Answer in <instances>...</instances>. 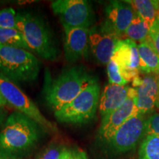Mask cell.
I'll return each instance as SVG.
<instances>
[{"mask_svg":"<svg viewBox=\"0 0 159 159\" xmlns=\"http://www.w3.org/2000/svg\"><path fill=\"white\" fill-rule=\"evenodd\" d=\"M42 129L33 119L15 111L0 130V156L19 159L27 156L37 147Z\"/></svg>","mask_w":159,"mask_h":159,"instance_id":"cell-1","label":"cell"},{"mask_svg":"<svg viewBox=\"0 0 159 159\" xmlns=\"http://www.w3.org/2000/svg\"><path fill=\"white\" fill-rule=\"evenodd\" d=\"M51 7L59 17L63 27H92L94 13L91 4L85 0H57Z\"/></svg>","mask_w":159,"mask_h":159,"instance_id":"cell-7","label":"cell"},{"mask_svg":"<svg viewBox=\"0 0 159 159\" xmlns=\"http://www.w3.org/2000/svg\"><path fill=\"white\" fill-rule=\"evenodd\" d=\"M7 105H8L7 102L5 100V99L3 98L2 96L0 94V107H5L7 106Z\"/></svg>","mask_w":159,"mask_h":159,"instance_id":"cell-28","label":"cell"},{"mask_svg":"<svg viewBox=\"0 0 159 159\" xmlns=\"http://www.w3.org/2000/svg\"><path fill=\"white\" fill-rule=\"evenodd\" d=\"M130 87L108 83L105 86L99 101V110L104 117L116 110L128 97Z\"/></svg>","mask_w":159,"mask_h":159,"instance_id":"cell-15","label":"cell"},{"mask_svg":"<svg viewBox=\"0 0 159 159\" xmlns=\"http://www.w3.org/2000/svg\"><path fill=\"white\" fill-rule=\"evenodd\" d=\"M126 2L132 6L136 14L142 17L150 27L156 18L159 16V1L131 0Z\"/></svg>","mask_w":159,"mask_h":159,"instance_id":"cell-17","label":"cell"},{"mask_svg":"<svg viewBox=\"0 0 159 159\" xmlns=\"http://www.w3.org/2000/svg\"><path fill=\"white\" fill-rule=\"evenodd\" d=\"M100 86L97 78L69 104L55 112L58 122L65 124L83 125L94 118L99 106Z\"/></svg>","mask_w":159,"mask_h":159,"instance_id":"cell-5","label":"cell"},{"mask_svg":"<svg viewBox=\"0 0 159 159\" xmlns=\"http://www.w3.org/2000/svg\"><path fill=\"white\" fill-rule=\"evenodd\" d=\"M0 28L17 29V13L12 7L0 11Z\"/></svg>","mask_w":159,"mask_h":159,"instance_id":"cell-21","label":"cell"},{"mask_svg":"<svg viewBox=\"0 0 159 159\" xmlns=\"http://www.w3.org/2000/svg\"><path fill=\"white\" fill-rule=\"evenodd\" d=\"M60 159H88L86 154L82 150L65 148Z\"/></svg>","mask_w":159,"mask_h":159,"instance_id":"cell-26","label":"cell"},{"mask_svg":"<svg viewBox=\"0 0 159 159\" xmlns=\"http://www.w3.org/2000/svg\"><path fill=\"white\" fill-rule=\"evenodd\" d=\"M146 134V119L139 114L128 119L107 142L111 151L122 154L133 150Z\"/></svg>","mask_w":159,"mask_h":159,"instance_id":"cell-9","label":"cell"},{"mask_svg":"<svg viewBox=\"0 0 159 159\" xmlns=\"http://www.w3.org/2000/svg\"><path fill=\"white\" fill-rule=\"evenodd\" d=\"M150 29V26L136 13V16L124 35L128 37V39L141 43L148 39Z\"/></svg>","mask_w":159,"mask_h":159,"instance_id":"cell-18","label":"cell"},{"mask_svg":"<svg viewBox=\"0 0 159 159\" xmlns=\"http://www.w3.org/2000/svg\"><path fill=\"white\" fill-rule=\"evenodd\" d=\"M66 148L62 145H49L39 155L36 159H60Z\"/></svg>","mask_w":159,"mask_h":159,"instance_id":"cell-23","label":"cell"},{"mask_svg":"<svg viewBox=\"0 0 159 159\" xmlns=\"http://www.w3.org/2000/svg\"><path fill=\"white\" fill-rule=\"evenodd\" d=\"M107 72H108L109 83L119 85H125L128 83L121 74L119 65L114 59L111 58L107 64Z\"/></svg>","mask_w":159,"mask_h":159,"instance_id":"cell-22","label":"cell"},{"mask_svg":"<svg viewBox=\"0 0 159 159\" xmlns=\"http://www.w3.org/2000/svg\"><path fill=\"white\" fill-rule=\"evenodd\" d=\"M139 159H159V135L147 134L141 143Z\"/></svg>","mask_w":159,"mask_h":159,"instance_id":"cell-19","label":"cell"},{"mask_svg":"<svg viewBox=\"0 0 159 159\" xmlns=\"http://www.w3.org/2000/svg\"><path fill=\"white\" fill-rule=\"evenodd\" d=\"M139 114L140 113L135 104L134 98L128 97L119 108L102 117L99 130V139L107 143L122 125Z\"/></svg>","mask_w":159,"mask_h":159,"instance_id":"cell-12","label":"cell"},{"mask_svg":"<svg viewBox=\"0 0 159 159\" xmlns=\"http://www.w3.org/2000/svg\"><path fill=\"white\" fill-rule=\"evenodd\" d=\"M95 79L96 77L83 66L68 67L56 78L46 84V102L52 110L56 112L76 98Z\"/></svg>","mask_w":159,"mask_h":159,"instance_id":"cell-2","label":"cell"},{"mask_svg":"<svg viewBox=\"0 0 159 159\" xmlns=\"http://www.w3.org/2000/svg\"><path fill=\"white\" fill-rule=\"evenodd\" d=\"M40 68L39 59L29 50L0 44V73L13 82H33Z\"/></svg>","mask_w":159,"mask_h":159,"instance_id":"cell-4","label":"cell"},{"mask_svg":"<svg viewBox=\"0 0 159 159\" xmlns=\"http://www.w3.org/2000/svg\"><path fill=\"white\" fill-rule=\"evenodd\" d=\"M0 94L7 105L33 119L43 130H52L53 125L41 114L33 100L26 95L15 82L0 73Z\"/></svg>","mask_w":159,"mask_h":159,"instance_id":"cell-6","label":"cell"},{"mask_svg":"<svg viewBox=\"0 0 159 159\" xmlns=\"http://www.w3.org/2000/svg\"><path fill=\"white\" fill-rule=\"evenodd\" d=\"M120 36L105 20L100 25L90 28V50L97 62L108 64L112 58Z\"/></svg>","mask_w":159,"mask_h":159,"instance_id":"cell-10","label":"cell"},{"mask_svg":"<svg viewBox=\"0 0 159 159\" xmlns=\"http://www.w3.org/2000/svg\"><path fill=\"white\" fill-rule=\"evenodd\" d=\"M64 55L67 61L73 63L89 56L90 29L64 27Z\"/></svg>","mask_w":159,"mask_h":159,"instance_id":"cell-13","label":"cell"},{"mask_svg":"<svg viewBox=\"0 0 159 159\" xmlns=\"http://www.w3.org/2000/svg\"><path fill=\"white\" fill-rule=\"evenodd\" d=\"M112 59L119 65L121 74L127 82L139 75L138 45L132 40H120L115 48Z\"/></svg>","mask_w":159,"mask_h":159,"instance_id":"cell-11","label":"cell"},{"mask_svg":"<svg viewBox=\"0 0 159 159\" xmlns=\"http://www.w3.org/2000/svg\"><path fill=\"white\" fill-rule=\"evenodd\" d=\"M0 44L11 46L30 51L22 34L18 29L0 28Z\"/></svg>","mask_w":159,"mask_h":159,"instance_id":"cell-20","label":"cell"},{"mask_svg":"<svg viewBox=\"0 0 159 159\" xmlns=\"http://www.w3.org/2000/svg\"><path fill=\"white\" fill-rule=\"evenodd\" d=\"M148 39L156 52L159 55V16L156 18L152 25L151 26Z\"/></svg>","mask_w":159,"mask_h":159,"instance_id":"cell-24","label":"cell"},{"mask_svg":"<svg viewBox=\"0 0 159 159\" xmlns=\"http://www.w3.org/2000/svg\"><path fill=\"white\" fill-rule=\"evenodd\" d=\"M139 70L147 75H159V55L147 39L138 44Z\"/></svg>","mask_w":159,"mask_h":159,"instance_id":"cell-16","label":"cell"},{"mask_svg":"<svg viewBox=\"0 0 159 159\" xmlns=\"http://www.w3.org/2000/svg\"><path fill=\"white\" fill-rule=\"evenodd\" d=\"M0 159H11V158H5V157L0 156Z\"/></svg>","mask_w":159,"mask_h":159,"instance_id":"cell-29","label":"cell"},{"mask_svg":"<svg viewBox=\"0 0 159 159\" xmlns=\"http://www.w3.org/2000/svg\"><path fill=\"white\" fill-rule=\"evenodd\" d=\"M7 113L5 107H0V128L3 126L4 123L7 118Z\"/></svg>","mask_w":159,"mask_h":159,"instance_id":"cell-27","label":"cell"},{"mask_svg":"<svg viewBox=\"0 0 159 159\" xmlns=\"http://www.w3.org/2000/svg\"><path fill=\"white\" fill-rule=\"evenodd\" d=\"M146 134L159 135V114L151 115L146 119Z\"/></svg>","mask_w":159,"mask_h":159,"instance_id":"cell-25","label":"cell"},{"mask_svg":"<svg viewBox=\"0 0 159 159\" xmlns=\"http://www.w3.org/2000/svg\"><path fill=\"white\" fill-rule=\"evenodd\" d=\"M106 21L119 36L125 34L136 16L130 4L126 1H111L105 7Z\"/></svg>","mask_w":159,"mask_h":159,"instance_id":"cell-14","label":"cell"},{"mask_svg":"<svg viewBox=\"0 0 159 159\" xmlns=\"http://www.w3.org/2000/svg\"><path fill=\"white\" fill-rule=\"evenodd\" d=\"M17 29L22 34L30 50L47 61L57 59L60 51L50 28L39 16L30 12L17 13Z\"/></svg>","mask_w":159,"mask_h":159,"instance_id":"cell-3","label":"cell"},{"mask_svg":"<svg viewBox=\"0 0 159 159\" xmlns=\"http://www.w3.org/2000/svg\"><path fill=\"white\" fill-rule=\"evenodd\" d=\"M158 85H159V77H158Z\"/></svg>","mask_w":159,"mask_h":159,"instance_id":"cell-30","label":"cell"},{"mask_svg":"<svg viewBox=\"0 0 159 159\" xmlns=\"http://www.w3.org/2000/svg\"><path fill=\"white\" fill-rule=\"evenodd\" d=\"M128 97L134 98L141 114H148L159 108V85L158 75H138L133 80Z\"/></svg>","mask_w":159,"mask_h":159,"instance_id":"cell-8","label":"cell"}]
</instances>
